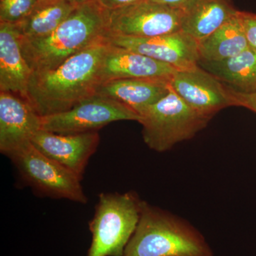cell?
Returning <instances> with one entry per match:
<instances>
[{
	"mask_svg": "<svg viewBox=\"0 0 256 256\" xmlns=\"http://www.w3.org/2000/svg\"><path fill=\"white\" fill-rule=\"evenodd\" d=\"M124 256H214L201 232L183 218L142 201Z\"/></svg>",
	"mask_w": 256,
	"mask_h": 256,
	"instance_id": "3",
	"label": "cell"
},
{
	"mask_svg": "<svg viewBox=\"0 0 256 256\" xmlns=\"http://www.w3.org/2000/svg\"><path fill=\"white\" fill-rule=\"evenodd\" d=\"M25 183L45 196L86 204L82 178L44 156L32 142L8 156Z\"/></svg>",
	"mask_w": 256,
	"mask_h": 256,
	"instance_id": "6",
	"label": "cell"
},
{
	"mask_svg": "<svg viewBox=\"0 0 256 256\" xmlns=\"http://www.w3.org/2000/svg\"><path fill=\"white\" fill-rule=\"evenodd\" d=\"M138 114L144 143L158 152L170 150L178 143L192 139L210 121L172 88L165 97Z\"/></svg>",
	"mask_w": 256,
	"mask_h": 256,
	"instance_id": "5",
	"label": "cell"
},
{
	"mask_svg": "<svg viewBox=\"0 0 256 256\" xmlns=\"http://www.w3.org/2000/svg\"><path fill=\"white\" fill-rule=\"evenodd\" d=\"M137 112L118 101L98 95L80 101L60 114L42 117V129L62 134L98 132L121 120H139Z\"/></svg>",
	"mask_w": 256,
	"mask_h": 256,
	"instance_id": "7",
	"label": "cell"
},
{
	"mask_svg": "<svg viewBox=\"0 0 256 256\" xmlns=\"http://www.w3.org/2000/svg\"><path fill=\"white\" fill-rule=\"evenodd\" d=\"M108 46L105 38L54 68L32 72L26 100L44 117L68 110L96 96L102 82L101 66Z\"/></svg>",
	"mask_w": 256,
	"mask_h": 256,
	"instance_id": "1",
	"label": "cell"
},
{
	"mask_svg": "<svg viewBox=\"0 0 256 256\" xmlns=\"http://www.w3.org/2000/svg\"><path fill=\"white\" fill-rule=\"evenodd\" d=\"M106 40L112 46L146 56L176 70L196 66L200 60L198 42L183 32L146 38L107 34Z\"/></svg>",
	"mask_w": 256,
	"mask_h": 256,
	"instance_id": "10",
	"label": "cell"
},
{
	"mask_svg": "<svg viewBox=\"0 0 256 256\" xmlns=\"http://www.w3.org/2000/svg\"><path fill=\"white\" fill-rule=\"evenodd\" d=\"M170 89L168 80L116 79L102 82L98 88L96 95L121 102L139 114L165 97Z\"/></svg>",
	"mask_w": 256,
	"mask_h": 256,
	"instance_id": "15",
	"label": "cell"
},
{
	"mask_svg": "<svg viewBox=\"0 0 256 256\" xmlns=\"http://www.w3.org/2000/svg\"><path fill=\"white\" fill-rule=\"evenodd\" d=\"M176 69L137 52L108 44L101 66L102 82L116 79H156L170 82Z\"/></svg>",
	"mask_w": 256,
	"mask_h": 256,
	"instance_id": "13",
	"label": "cell"
},
{
	"mask_svg": "<svg viewBox=\"0 0 256 256\" xmlns=\"http://www.w3.org/2000/svg\"><path fill=\"white\" fill-rule=\"evenodd\" d=\"M42 129V117L28 100L0 92V151L8 156L31 142Z\"/></svg>",
	"mask_w": 256,
	"mask_h": 256,
	"instance_id": "11",
	"label": "cell"
},
{
	"mask_svg": "<svg viewBox=\"0 0 256 256\" xmlns=\"http://www.w3.org/2000/svg\"><path fill=\"white\" fill-rule=\"evenodd\" d=\"M142 203L133 192L100 194L89 223L92 242L87 256H124L137 228Z\"/></svg>",
	"mask_w": 256,
	"mask_h": 256,
	"instance_id": "4",
	"label": "cell"
},
{
	"mask_svg": "<svg viewBox=\"0 0 256 256\" xmlns=\"http://www.w3.org/2000/svg\"><path fill=\"white\" fill-rule=\"evenodd\" d=\"M31 142L44 156L82 178L90 156L100 144L98 132L62 134L41 130Z\"/></svg>",
	"mask_w": 256,
	"mask_h": 256,
	"instance_id": "12",
	"label": "cell"
},
{
	"mask_svg": "<svg viewBox=\"0 0 256 256\" xmlns=\"http://www.w3.org/2000/svg\"><path fill=\"white\" fill-rule=\"evenodd\" d=\"M68 1L72 4L76 5V6H78V5L88 2L92 1V0H68Z\"/></svg>",
	"mask_w": 256,
	"mask_h": 256,
	"instance_id": "25",
	"label": "cell"
},
{
	"mask_svg": "<svg viewBox=\"0 0 256 256\" xmlns=\"http://www.w3.org/2000/svg\"><path fill=\"white\" fill-rule=\"evenodd\" d=\"M170 86L192 108L210 120L220 111L234 106L230 88L198 65L175 70Z\"/></svg>",
	"mask_w": 256,
	"mask_h": 256,
	"instance_id": "9",
	"label": "cell"
},
{
	"mask_svg": "<svg viewBox=\"0 0 256 256\" xmlns=\"http://www.w3.org/2000/svg\"><path fill=\"white\" fill-rule=\"evenodd\" d=\"M32 73L24 56L16 24L0 22V92H10L26 100Z\"/></svg>",
	"mask_w": 256,
	"mask_h": 256,
	"instance_id": "14",
	"label": "cell"
},
{
	"mask_svg": "<svg viewBox=\"0 0 256 256\" xmlns=\"http://www.w3.org/2000/svg\"><path fill=\"white\" fill-rule=\"evenodd\" d=\"M76 6L68 0H38L31 12L16 24L23 38L48 36L68 18Z\"/></svg>",
	"mask_w": 256,
	"mask_h": 256,
	"instance_id": "19",
	"label": "cell"
},
{
	"mask_svg": "<svg viewBox=\"0 0 256 256\" xmlns=\"http://www.w3.org/2000/svg\"><path fill=\"white\" fill-rule=\"evenodd\" d=\"M106 10L110 11L139 2L142 0H98Z\"/></svg>",
	"mask_w": 256,
	"mask_h": 256,
	"instance_id": "23",
	"label": "cell"
},
{
	"mask_svg": "<svg viewBox=\"0 0 256 256\" xmlns=\"http://www.w3.org/2000/svg\"><path fill=\"white\" fill-rule=\"evenodd\" d=\"M181 10L182 32L196 42L210 36L238 12L230 0H190Z\"/></svg>",
	"mask_w": 256,
	"mask_h": 256,
	"instance_id": "16",
	"label": "cell"
},
{
	"mask_svg": "<svg viewBox=\"0 0 256 256\" xmlns=\"http://www.w3.org/2000/svg\"><path fill=\"white\" fill-rule=\"evenodd\" d=\"M198 66L234 92H256V52L250 48L228 60H200Z\"/></svg>",
	"mask_w": 256,
	"mask_h": 256,
	"instance_id": "17",
	"label": "cell"
},
{
	"mask_svg": "<svg viewBox=\"0 0 256 256\" xmlns=\"http://www.w3.org/2000/svg\"><path fill=\"white\" fill-rule=\"evenodd\" d=\"M238 15L249 48L256 52V14L238 11Z\"/></svg>",
	"mask_w": 256,
	"mask_h": 256,
	"instance_id": "21",
	"label": "cell"
},
{
	"mask_svg": "<svg viewBox=\"0 0 256 256\" xmlns=\"http://www.w3.org/2000/svg\"><path fill=\"white\" fill-rule=\"evenodd\" d=\"M182 12L156 2L142 0L108 11V34L132 37H154L182 32Z\"/></svg>",
	"mask_w": 256,
	"mask_h": 256,
	"instance_id": "8",
	"label": "cell"
},
{
	"mask_svg": "<svg viewBox=\"0 0 256 256\" xmlns=\"http://www.w3.org/2000/svg\"><path fill=\"white\" fill-rule=\"evenodd\" d=\"M156 2L160 3L162 4L166 5L171 8L176 9H182L190 0H153Z\"/></svg>",
	"mask_w": 256,
	"mask_h": 256,
	"instance_id": "24",
	"label": "cell"
},
{
	"mask_svg": "<svg viewBox=\"0 0 256 256\" xmlns=\"http://www.w3.org/2000/svg\"><path fill=\"white\" fill-rule=\"evenodd\" d=\"M108 23V10L98 0L78 5L48 36H21L24 56L32 72L54 68L72 56L105 40Z\"/></svg>",
	"mask_w": 256,
	"mask_h": 256,
	"instance_id": "2",
	"label": "cell"
},
{
	"mask_svg": "<svg viewBox=\"0 0 256 256\" xmlns=\"http://www.w3.org/2000/svg\"><path fill=\"white\" fill-rule=\"evenodd\" d=\"M38 0H0V21L18 24L32 11Z\"/></svg>",
	"mask_w": 256,
	"mask_h": 256,
	"instance_id": "20",
	"label": "cell"
},
{
	"mask_svg": "<svg viewBox=\"0 0 256 256\" xmlns=\"http://www.w3.org/2000/svg\"><path fill=\"white\" fill-rule=\"evenodd\" d=\"M238 13L210 36L197 42L200 60H228L249 48Z\"/></svg>",
	"mask_w": 256,
	"mask_h": 256,
	"instance_id": "18",
	"label": "cell"
},
{
	"mask_svg": "<svg viewBox=\"0 0 256 256\" xmlns=\"http://www.w3.org/2000/svg\"><path fill=\"white\" fill-rule=\"evenodd\" d=\"M232 90L234 106H240L256 114V92L254 94H242Z\"/></svg>",
	"mask_w": 256,
	"mask_h": 256,
	"instance_id": "22",
	"label": "cell"
}]
</instances>
